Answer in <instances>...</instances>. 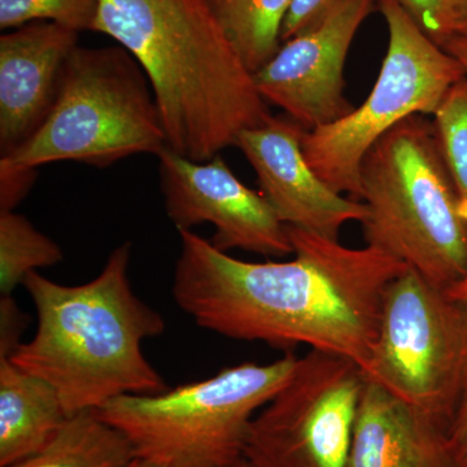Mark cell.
<instances>
[{"mask_svg": "<svg viewBox=\"0 0 467 467\" xmlns=\"http://www.w3.org/2000/svg\"><path fill=\"white\" fill-rule=\"evenodd\" d=\"M294 259L248 263L180 230L175 304L205 330L292 353L296 347L367 368L387 287L407 265L365 245L287 226Z\"/></svg>", "mask_w": 467, "mask_h": 467, "instance_id": "cell-1", "label": "cell"}, {"mask_svg": "<svg viewBox=\"0 0 467 467\" xmlns=\"http://www.w3.org/2000/svg\"><path fill=\"white\" fill-rule=\"evenodd\" d=\"M95 32L143 67L168 149L182 158L209 161L272 119L208 0H101Z\"/></svg>", "mask_w": 467, "mask_h": 467, "instance_id": "cell-2", "label": "cell"}, {"mask_svg": "<svg viewBox=\"0 0 467 467\" xmlns=\"http://www.w3.org/2000/svg\"><path fill=\"white\" fill-rule=\"evenodd\" d=\"M131 250L130 242L116 247L88 284L64 285L38 272L24 281L36 330L9 358L50 383L69 416L98 410L119 396L169 389L142 349L167 325L131 287Z\"/></svg>", "mask_w": 467, "mask_h": 467, "instance_id": "cell-3", "label": "cell"}, {"mask_svg": "<svg viewBox=\"0 0 467 467\" xmlns=\"http://www.w3.org/2000/svg\"><path fill=\"white\" fill-rule=\"evenodd\" d=\"M365 243L448 288L467 273V223L434 124L411 116L362 161Z\"/></svg>", "mask_w": 467, "mask_h": 467, "instance_id": "cell-4", "label": "cell"}, {"mask_svg": "<svg viewBox=\"0 0 467 467\" xmlns=\"http://www.w3.org/2000/svg\"><path fill=\"white\" fill-rule=\"evenodd\" d=\"M299 358L242 362L207 379L150 395H126L98 409L133 445L162 467H229L244 457L252 420L287 383Z\"/></svg>", "mask_w": 467, "mask_h": 467, "instance_id": "cell-5", "label": "cell"}, {"mask_svg": "<svg viewBox=\"0 0 467 467\" xmlns=\"http://www.w3.org/2000/svg\"><path fill=\"white\" fill-rule=\"evenodd\" d=\"M167 137L149 78L122 46H77L57 100L39 130L0 161L38 169L55 161L112 167L134 155L158 156Z\"/></svg>", "mask_w": 467, "mask_h": 467, "instance_id": "cell-6", "label": "cell"}, {"mask_svg": "<svg viewBox=\"0 0 467 467\" xmlns=\"http://www.w3.org/2000/svg\"><path fill=\"white\" fill-rule=\"evenodd\" d=\"M378 8L389 45L373 90L349 115L303 138L310 167L335 192L353 199H359L362 161L374 144L409 117L434 115L448 91L467 76L398 0H378Z\"/></svg>", "mask_w": 467, "mask_h": 467, "instance_id": "cell-7", "label": "cell"}, {"mask_svg": "<svg viewBox=\"0 0 467 467\" xmlns=\"http://www.w3.org/2000/svg\"><path fill=\"white\" fill-rule=\"evenodd\" d=\"M362 373L447 432L467 389V310L407 267L384 294Z\"/></svg>", "mask_w": 467, "mask_h": 467, "instance_id": "cell-8", "label": "cell"}, {"mask_svg": "<svg viewBox=\"0 0 467 467\" xmlns=\"http://www.w3.org/2000/svg\"><path fill=\"white\" fill-rule=\"evenodd\" d=\"M364 382L352 359L309 350L252 420L244 459L254 467H348Z\"/></svg>", "mask_w": 467, "mask_h": 467, "instance_id": "cell-9", "label": "cell"}, {"mask_svg": "<svg viewBox=\"0 0 467 467\" xmlns=\"http://www.w3.org/2000/svg\"><path fill=\"white\" fill-rule=\"evenodd\" d=\"M156 158L165 212L178 232L211 223L217 250L276 259L294 254L287 226L265 196L245 186L220 155L196 162L167 147Z\"/></svg>", "mask_w": 467, "mask_h": 467, "instance_id": "cell-10", "label": "cell"}, {"mask_svg": "<svg viewBox=\"0 0 467 467\" xmlns=\"http://www.w3.org/2000/svg\"><path fill=\"white\" fill-rule=\"evenodd\" d=\"M378 0H342L312 29L284 42L254 73L267 104L310 131L333 124L356 109L344 95L350 46Z\"/></svg>", "mask_w": 467, "mask_h": 467, "instance_id": "cell-11", "label": "cell"}, {"mask_svg": "<svg viewBox=\"0 0 467 467\" xmlns=\"http://www.w3.org/2000/svg\"><path fill=\"white\" fill-rule=\"evenodd\" d=\"M304 130L290 119L272 117L236 140L257 175L260 192L285 226L339 241L347 223L367 216L364 202L335 192L304 155Z\"/></svg>", "mask_w": 467, "mask_h": 467, "instance_id": "cell-12", "label": "cell"}, {"mask_svg": "<svg viewBox=\"0 0 467 467\" xmlns=\"http://www.w3.org/2000/svg\"><path fill=\"white\" fill-rule=\"evenodd\" d=\"M78 36L36 21L0 36V158L20 149L50 115Z\"/></svg>", "mask_w": 467, "mask_h": 467, "instance_id": "cell-13", "label": "cell"}, {"mask_svg": "<svg viewBox=\"0 0 467 467\" xmlns=\"http://www.w3.org/2000/svg\"><path fill=\"white\" fill-rule=\"evenodd\" d=\"M348 467H453L445 432L365 377Z\"/></svg>", "mask_w": 467, "mask_h": 467, "instance_id": "cell-14", "label": "cell"}, {"mask_svg": "<svg viewBox=\"0 0 467 467\" xmlns=\"http://www.w3.org/2000/svg\"><path fill=\"white\" fill-rule=\"evenodd\" d=\"M67 417L50 383L0 358V467L38 453Z\"/></svg>", "mask_w": 467, "mask_h": 467, "instance_id": "cell-15", "label": "cell"}, {"mask_svg": "<svg viewBox=\"0 0 467 467\" xmlns=\"http://www.w3.org/2000/svg\"><path fill=\"white\" fill-rule=\"evenodd\" d=\"M133 445L97 410L67 417L42 451L8 467H129L135 459Z\"/></svg>", "mask_w": 467, "mask_h": 467, "instance_id": "cell-16", "label": "cell"}, {"mask_svg": "<svg viewBox=\"0 0 467 467\" xmlns=\"http://www.w3.org/2000/svg\"><path fill=\"white\" fill-rule=\"evenodd\" d=\"M208 3L254 75L281 48L282 26L294 0H208Z\"/></svg>", "mask_w": 467, "mask_h": 467, "instance_id": "cell-17", "label": "cell"}, {"mask_svg": "<svg viewBox=\"0 0 467 467\" xmlns=\"http://www.w3.org/2000/svg\"><path fill=\"white\" fill-rule=\"evenodd\" d=\"M64 260L57 242L39 232L23 214L0 211V294L12 296L27 275Z\"/></svg>", "mask_w": 467, "mask_h": 467, "instance_id": "cell-18", "label": "cell"}, {"mask_svg": "<svg viewBox=\"0 0 467 467\" xmlns=\"http://www.w3.org/2000/svg\"><path fill=\"white\" fill-rule=\"evenodd\" d=\"M436 140L467 223V76L448 91L434 113Z\"/></svg>", "mask_w": 467, "mask_h": 467, "instance_id": "cell-19", "label": "cell"}, {"mask_svg": "<svg viewBox=\"0 0 467 467\" xmlns=\"http://www.w3.org/2000/svg\"><path fill=\"white\" fill-rule=\"evenodd\" d=\"M101 0H0V27L50 21L77 33L95 32Z\"/></svg>", "mask_w": 467, "mask_h": 467, "instance_id": "cell-20", "label": "cell"}, {"mask_svg": "<svg viewBox=\"0 0 467 467\" xmlns=\"http://www.w3.org/2000/svg\"><path fill=\"white\" fill-rule=\"evenodd\" d=\"M342 0H294L282 26L281 41L285 42L312 29Z\"/></svg>", "mask_w": 467, "mask_h": 467, "instance_id": "cell-21", "label": "cell"}, {"mask_svg": "<svg viewBox=\"0 0 467 467\" xmlns=\"http://www.w3.org/2000/svg\"><path fill=\"white\" fill-rule=\"evenodd\" d=\"M36 169L0 161V211H15L36 181Z\"/></svg>", "mask_w": 467, "mask_h": 467, "instance_id": "cell-22", "label": "cell"}, {"mask_svg": "<svg viewBox=\"0 0 467 467\" xmlns=\"http://www.w3.org/2000/svg\"><path fill=\"white\" fill-rule=\"evenodd\" d=\"M401 7L410 15L438 45L444 38V20L450 0H398Z\"/></svg>", "mask_w": 467, "mask_h": 467, "instance_id": "cell-23", "label": "cell"}, {"mask_svg": "<svg viewBox=\"0 0 467 467\" xmlns=\"http://www.w3.org/2000/svg\"><path fill=\"white\" fill-rule=\"evenodd\" d=\"M29 324V316L18 308L12 296L0 299V358H11L23 344L21 337Z\"/></svg>", "mask_w": 467, "mask_h": 467, "instance_id": "cell-24", "label": "cell"}, {"mask_svg": "<svg viewBox=\"0 0 467 467\" xmlns=\"http://www.w3.org/2000/svg\"><path fill=\"white\" fill-rule=\"evenodd\" d=\"M445 441L453 467H467V389L456 409Z\"/></svg>", "mask_w": 467, "mask_h": 467, "instance_id": "cell-25", "label": "cell"}, {"mask_svg": "<svg viewBox=\"0 0 467 467\" xmlns=\"http://www.w3.org/2000/svg\"><path fill=\"white\" fill-rule=\"evenodd\" d=\"M451 36L467 38V0H450L445 15L442 41Z\"/></svg>", "mask_w": 467, "mask_h": 467, "instance_id": "cell-26", "label": "cell"}, {"mask_svg": "<svg viewBox=\"0 0 467 467\" xmlns=\"http://www.w3.org/2000/svg\"><path fill=\"white\" fill-rule=\"evenodd\" d=\"M441 46L445 51L450 52L451 57L460 61L467 75V38L451 36V38L442 41Z\"/></svg>", "mask_w": 467, "mask_h": 467, "instance_id": "cell-27", "label": "cell"}, {"mask_svg": "<svg viewBox=\"0 0 467 467\" xmlns=\"http://www.w3.org/2000/svg\"><path fill=\"white\" fill-rule=\"evenodd\" d=\"M445 290L467 310V273L460 281L451 285V287L445 288Z\"/></svg>", "mask_w": 467, "mask_h": 467, "instance_id": "cell-28", "label": "cell"}, {"mask_svg": "<svg viewBox=\"0 0 467 467\" xmlns=\"http://www.w3.org/2000/svg\"><path fill=\"white\" fill-rule=\"evenodd\" d=\"M129 467H162L158 465V463L150 462V461H147L144 459H140V457H135L133 462L129 465Z\"/></svg>", "mask_w": 467, "mask_h": 467, "instance_id": "cell-29", "label": "cell"}, {"mask_svg": "<svg viewBox=\"0 0 467 467\" xmlns=\"http://www.w3.org/2000/svg\"><path fill=\"white\" fill-rule=\"evenodd\" d=\"M229 467H254L251 465L250 462H248L247 460L243 457V459L239 460L238 462L234 463V465Z\"/></svg>", "mask_w": 467, "mask_h": 467, "instance_id": "cell-30", "label": "cell"}]
</instances>
